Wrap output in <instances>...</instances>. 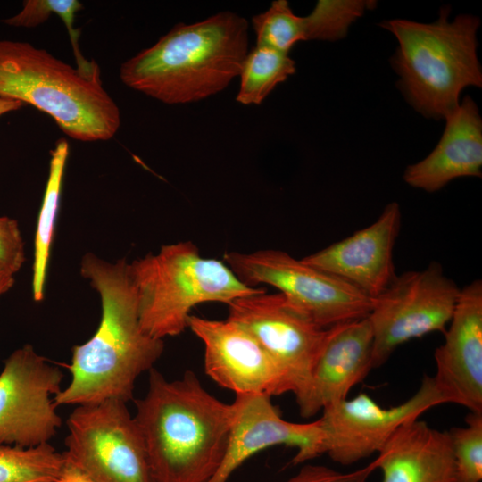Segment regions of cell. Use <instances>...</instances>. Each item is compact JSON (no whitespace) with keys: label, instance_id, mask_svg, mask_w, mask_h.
Instances as JSON below:
<instances>
[{"label":"cell","instance_id":"cell-1","mask_svg":"<svg viewBox=\"0 0 482 482\" xmlns=\"http://www.w3.org/2000/svg\"><path fill=\"white\" fill-rule=\"evenodd\" d=\"M81 276L98 292L102 314L95 334L72 348L69 385L54 398L56 407L133 399L138 377L154 368L163 340L146 334L140 324L137 296L126 259L109 262L86 253Z\"/></svg>","mask_w":482,"mask_h":482},{"label":"cell","instance_id":"cell-2","mask_svg":"<svg viewBox=\"0 0 482 482\" xmlns=\"http://www.w3.org/2000/svg\"><path fill=\"white\" fill-rule=\"evenodd\" d=\"M134 420L156 482H208L224 457L232 403L211 395L192 370L168 380L153 368Z\"/></svg>","mask_w":482,"mask_h":482},{"label":"cell","instance_id":"cell-3","mask_svg":"<svg viewBox=\"0 0 482 482\" xmlns=\"http://www.w3.org/2000/svg\"><path fill=\"white\" fill-rule=\"evenodd\" d=\"M248 42L246 20L221 12L176 25L124 62L120 77L129 87L164 104L196 102L223 90L239 75Z\"/></svg>","mask_w":482,"mask_h":482},{"label":"cell","instance_id":"cell-4","mask_svg":"<svg viewBox=\"0 0 482 482\" xmlns=\"http://www.w3.org/2000/svg\"><path fill=\"white\" fill-rule=\"evenodd\" d=\"M449 7H443L433 23L393 19L380 24L398 41L392 62L400 87L427 118L445 119L459 105L465 87L482 86L477 54L479 19L461 14L449 21Z\"/></svg>","mask_w":482,"mask_h":482},{"label":"cell","instance_id":"cell-5","mask_svg":"<svg viewBox=\"0 0 482 482\" xmlns=\"http://www.w3.org/2000/svg\"><path fill=\"white\" fill-rule=\"evenodd\" d=\"M0 98L33 105L79 141L109 140L120 125V109L100 76H87L28 42L0 39Z\"/></svg>","mask_w":482,"mask_h":482},{"label":"cell","instance_id":"cell-6","mask_svg":"<svg viewBox=\"0 0 482 482\" xmlns=\"http://www.w3.org/2000/svg\"><path fill=\"white\" fill-rule=\"evenodd\" d=\"M139 321L154 338L181 334L197 304L234 300L262 290L243 283L223 262L203 257L191 241L162 245L129 263Z\"/></svg>","mask_w":482,"mask_h":482},{"label":"cell","instance_id":"cell-7","mask_svg":"<svg viewBox=\"0 0 482 482\" xmlns=\"http://www.w3.org/2000/svg\"><path fill=\"white\" fill-rule=\"evenodd\" d=\"M223 262L247 286L274 287L299 312L322 328L367 318L375 304L347 282L274 249L230 252Z\"/></svg>","mask_w":482,"mask_h":482},{"label":"cell","instance_id":"cell-8","mask_svg":"<svg viewBox=\"0 0 482 482\" xmlns=\"http://www.w3.org/2000/svg\"><path fill=\"white\" fill-rule=\"evenodd\" d=\"M67 427L62 455L95 482H156L127 403L77 405Z\"/></svg>","mask_w":482,"mask_h":482},{"label":"cell","instance_id":"cell-9","mask_svg":"<svg viewBox=\"0 0 482 482\" xmlns=\"http://www.w3.org/2000/svg\"><path fill=\"white\" fill-rule=\"evenodd\" d=\"M460 293L437 262L397 275L375 298L368 316L373 334V369L386 363L399 345L432 332L445 333Z\"/></svg>","mask_w":482,"mask_h":482},{"label":"cell","instance_id":"cell-10","mask_svg":"<svg viewBox=\"0 0 482 482\" xmlns=\"http://www.w3.org/2000/svg\"><path fill=\"white\" fill-rule=\"evenodd\" d=\"M0 373V445L22 448L47 444L62 418L54 396L64 374L31 345L14 350Z\"/></svg>","mask_w":482,"mask_h":482},{"label":"cell","instance_id":"cell-11","mask_svg":"<svg viewBox=\"0 0 482 482\" xmlns=\"http://www.w3.org/2000/svg\"><path fill=\"white\" fill-rule=\"evenodd\" d=\"M442 403H446L433 377L425 376L415 394L398 405L382 407L365 393L331 404L319 419L323 453L352 465L378 453L403 425Z\"/></svg>","mask_w":482,"mask_h":482},{"label":"cell","instance_id":"cell-12","mask_svg":"<svg viewBox=\"0 0 482 482\" xmlns=\"http://www.w3.org/2000/svg\"><path fill=\"white\" fill-rule=\"evenodd\" d=\"M229 320L249 332L287 373L297 396L304 388L328 328L295 309L280 293L263 289L228 304Z\"/></svg>","mask_w":482,"mask_h":482},{"label":"cell","instance_id":"cell-13","mask_svg":"<svg viewBox=\"0 0 482 482\" xmlns=\"http://www.w3.org/2000/svg\"><path fill=\"white\" fill-rule=\"evenodd\" d=\"M187 328L203 343L204 371L219 386L236 395L293 392L282 366L237 323L190 315Z\"/></svg>","mask_w":482,"mask_h":482},{"label":"cell","instance_id":"cell-14","mask_svg":"<svg viewBox=\"0 0 482 482\" xmlns=\"http://www.w3.org/2000/svg\"><path fill=\"white\" fill-rule=\"evenodd\" d=\"M263 395H236L235 416L220 465L208 482H228L249 458L275 445L296 450L291 463H305L323 453L320 420L296 423L284 420Z\"/></svg>","mask_w":482,"mask_h":482},{"label":"cell","instance_id":"cell-15","mask_svg":"<svg viewBox=\"0 0 482 482\" xmlns=\"http://www.w3.org/2000/svg\"><path fill=\"white\" fill-rule=\"evenodd\" d=\"M445 341L434 353L435 384L445 403L482 411V282L461 288Z\"/></svg>","mask_w":482,"mask_h":482},{"label":"cell","instance_id":"cell-16","mask_svg":"<svg viewBox=\"0 0 482 482\" xmlns=\"http://www.w3.org/2000/svg\"><path fill=\"white\" fill-rule=\"evenodd\" d=\"M401 222L400 205L392 202L372 224L302 260L375 299L397 276L393 253Z\"/></svg>","mask_w":482,"mask_h":482},{"label":"cell","instance_id":"cell-17","mask_svg":"<svg viewBox=\"0 0 482 482\" xmlns=\"http://www.w3.org/2000/svg\"><path fill=\"white\" fill-rule=\"evenodd\" d=\"M373 334L369 318L329 328L308 381L295 396L299 413L311 418L347 398L372 367Z\"/></svg>","mask_w":482,"mask_h":482},{"label":"cell","instance_id":"cell-18","mask_svg":"<svg viewBox=\"0 0 482 482\" xmlns=\"http://www.w3.org/2000/svg\"><path fill=\"white\" fill-rule=\"evenodd\" d=\"M444 133L434 150L409 165L404 181L412 187L436 192L461 177H481L482 119L469 96L445 119Z\"/></svg>","mask_w":482,"mask_h":482},{"label":"cell","instance_id":"cell-19","mask_svg":"<svg viewBox=\"0 0 482 482\" xmlns=\"http://www.w3.org/2000/svg\"><path fill=\"white\" fill-rule=\"evenodd\" d=\"M373 461L381 482H455L449 432L419 419L403 425Z\"/></svg>","mask_w":482,"mask_h":482},{"label":"cell","instance_id":"cell-20","mask_svg":"<svg viewBox=\"0 0 482 482\" xmlns=\"http://www.w3.org/2000/svg\"><path fill=\"white\" fill-rule=\"evenodd\" d=\"M68 155V142L65 139L58 140L51 151L49 173L35 234L32 294L33 299L37 302L41 301L44 297L50 250L60 207L62 179Z\"/></svg>","mask_w":482,"mask_h":482},{"label":"cell","instance_id":"cell-21","mask_svg":"<svg viewBox=\"0 0 482 482\" xmlns=\"http://www.w3.org/2000/svg\"><path fill=\"white\" fill-rule=\"evenodd\" d=\"M295 71V62L288 54L256 46L247 53L242 64L236 100L245 105L260 104Z\"/></svg>","mask_w":482,"mask_h":482},{"label":"cell","instance_id":"cell-22","mask_svg":"<svg viewBox=\"0 0 482 482\" xmlns=\"http://www.w3.org/2000/svg\"><path fill=\"white\" fill-rule=\"evenodd\" d=\"M64 463L49 443L22 448L0 445V482H55Z\"/></svg>","mask_w":482,"mask_h":482},{"label":"cell","instance_id":"cell-23","mask_svg":"<svg viewBox=\"0 0 482 482\" xmlns=\"http://www.w3.org/2000/svg\"><path fill=\"white\" fill-rule=\"evenodd\" d=\"M376 4L371 0H320L312 12L303 17L304 40L342 39L352 23Z\"/></svg>","mask_w":482,"mask_h":482},{"label":"cell","instance_id":"cell-24","mask_svg":"<svg viewBox=\"0 0 482 482\" xmlns=\"http://www.w3.org/2000/svg\"><path fill=\"white\" fill-rule=\"evenodd\" d=\"M252 23L258 46L288 54L297 42L304 40L303 17L294 13L287 0L273 1Z\"/></svg>","mask_w":482,"mask_h":482},{"label":"cell","instance_id":"cell-25","mask_svg":"<svg viewBox=\"0 0 482 482\" xmlns=\"http://www.w3.org/2000/svg\"><path fill=\"white\" fill-rule=\"evenodd\" d=\"M465 420V427L448 431L454 457L455 482H481L482 411H470Z\"/></svg>","mask_w":482,"mask_h":482},{"label":"cell","instance_id":"cell-26","mask_svg":"<svg viewBox=\"0 0 482 482\" xmlns=\"http://www.w3.org/2000/svg\"><path fill=\"white\" fill-rule=\"evenodd\" d=\"M24 262V242L17 220L0 217V263L15 274Z\"/></svg>","mask_w":482,"mask_h":482},{"label":"cell","instance_id":"cell-27","mask_svg":"<svg viewBox=\"0 0 482 482\" xmlns=\"http://www.w3.org/2000/svg\"><path fill=\"white\" fill-rule=\"evenodd\" d=\"M375 470L374 461L350 472H341L325 465L307 463L287 482H368Z\"/></svg>","mask_w":482,"mask_h":482},{"label":"cell","instance_id":"cell-28","mask_svg":"<svg viewBox=\"0 0 482 482\" xmlns=\"http://www.w3.org/2000/svg\"><path fill=\"white\" fill-rule=\"evenodd\" d=\"M54 8V0H26L19 13L3 21L9 26L34 28L48 20Z\"/></svg>","mask_w":482,"mask_h":482},{"label":"cell","instance_id":"cell-29","mask_svg":"<svg viewBox=\"0 0 482 482\" xmlns=\"http://www.w3.org/2000/svg\"><path fill=\"white\" fill-rule=\"evenodd\" d=\"M55 482H95L72 463L65 460Z\"/></svg>","mask_w":482,"mask_h":482},{"label":"cell","instance_id":"cell-30","mask_svg":"<svg viewBox=\"0 0 482 482\" xmlns=\"http://www.w3.org/2000/svg\"><path fill=\"white\" fill-rule=\"evenodd\" d=\"M14 274L0 263V296L9 291L14 284Z\"/></svg>","mask_w":482,"mask_h":482},{"label":"cell","instance_id":"cell-31","mask_svg":"<svg viewBox=\"0 0 482 482\" xmlns=\"http://www.w3.org/2000/svg\"><path fill=\"white\" fill-rule=\"evenodd\" d=\"M22 105L23 104L19 101L0 98V116L19 110Z\"/></svg>","mask_w":482,"mask_h":482}]
</instances>
